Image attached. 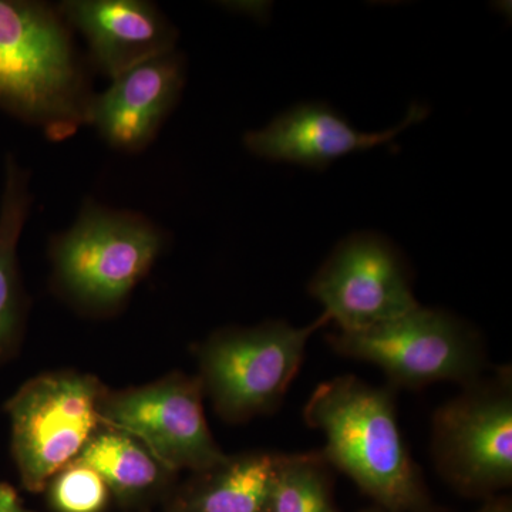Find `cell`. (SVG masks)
Instances as JSON below:
<instances>
[{
  "label": "cell",
  "instance_id": "1",
  "mask_svg": "<svg viewBox=\"0 0 512 512\" xmlns=\"http://www.w3.org/2000/svg\"><path fill=\"white\" fill-rule=\"evenodd\" d=\"M89 69L56 5L0 0V110L66 140L87 126Z\"/></svg>",
  "mask_w": 512,
  "mask_h": 512
},
{
  "label": "cell",
  "instance_id": "2",
  "mask_svg": "<svg viewBox=\"0 0 512 512\" xmlns=\"http://www.w3.org/2000/svg\"><path fill=\"white\" fill-rule=\"evenodd\" d=\"M303 419L325 436L322 454L387 512H433L407 447L392 386L338 376L313 390Z\"/></svg>",
  "mask_w": 512,
  "mask_h": 512
},
{
  "label": "cell",
  "instance_id": "3",
  "mask_svg": "<svg viewBox=\"0 0 512 512\" xmlns=\"http://www.w3.org/2000/svg\"><path fill=\"white\" fill-rule=\"evenodd\" d=\"M165 245L167 234L147 215L89 198L72 227L50 239L53 284L83 311H117Z\"/></svg>",
  "mask_w": 512,
  "mask_h": 512
},
{
  "label": "cell",
  "instance_id": "4",
  "mask_svg": "<svg viewBox=\"0 0 512 512\" xmlns=\"http://www.w3.org/2000/svg\"><path fill=\"white\" fill-rule=\"evenodd\" d=\"M329 322L323 313L302 328L269 320L217 330L198 349L204 396L229 423L274 413L301 369L309 339Z\"/></svg>",
  "mask_w": 512,
  "mask_h": 512
},
{
  "label": "cell",
  "instance_id": "5",
  "mask_svg": "<svg viewBox=\"0 0 512 512\" xmlns=\"http://www.w3.org/2000/svg\"><path fill=\"white\" fill-rule=\"evenodd\" d=\"M328 343L340 356L382 369L393 389L416 390L439 382L466 386L488 367L483 338L470 323L421 305L360 332L332 333Z\"/></svg>",
  "mask_w": 512,
  "mask_h": 512
},
{
  "label": "cell",
  "instance_id": "6",
  "mask_svg": "<svg viewBox=\"0 0 512 512\" xmlns=\"http://www.w3.org/2000/svg\"><path fill=\"white\" fill-rule=\"evenodd\" d=\"M109 390L89 375L57 372L29 380L5 409L12 454L23 487L42 493L103 429L101 403Z\"/></svg>",
  "mask_w": 512,
  "mask_h": 512
},
{
  "label": "cell",
  "instance_id": "7",
  "mask_svg": "<svg viewBox=\"0 0 512 512\" xmlns=\"http://www.w3.org/2000/svg\"><path fill=\"white\" fill-rule=\"evenodd\" d=\"M431 419V458L460 493L491 495L512 484V372L466 384Z\"/></svg>",
  "mask_w": 512,
  "mask_h": 512
},
{
  "label": "cell",
  "instance_id": "8",
  "mask_svg": "<svg viewBox=\"0 0 512 512\" xmlns=\"http://www.w3.org/2000/svg\"><path fill=\"white\" fill-rule=\"evenodd\" d=\"M202 400L198 376L174 373L147 386L107 392L101 419L140 441L171 473L197 474L227 457L211 434Z\"/></svg>",
  "mask_w": 512,
  "mask_h": 512
},
{
  "label": "cell",
  "instance_id": "9",
  "mask_svg": "<svg viewBox=\"0 0 512 512\" xmlns=\"http://www.w3.org/2000/svg\"><path fill=\"white\" fill-rule=\"evenodd\" d=\"M308 291L338 332H360L420 305L402 252L376 232H356L340 241Z\"/></svg>",
  "mask_w": 512,
  "mask_h": 512
},
{
  "label": "cell",
  "instance_id": "10",
  "mask_svg": "<svg viewBox=\"0 0 512 512\" xmlns=\"http://www.w3.org/2000/svg\"><path fill=\"white\" fill-rule=\"evenodd\" d=\"M62 18L87 45V63L114 80L177 50L178 29L156 3L147 0H64Z\"/></svg>",
  "mask_w": 512,
  "mask_h": 512
},
{
  "label": "cell",
  "instance_id": "11",
  "mask_svg": "<svg viewBox=\"0 0 512 512\" xmlns=\"http://www.w3.org/2000/svg\"><path fill=\"white\" fill-rule=\"evenodd\" d=\"M185 80L187 63L178 50L148 60L94 94L87 126L114 150L141 153L156 140L177 107Z\"/></svg>",
  "mask_w": 512,
  "mask_h": 512
},
{
  "label": "cell",
  "instance_id": "12",
  "mask_svg": "<svg viewBox=\"0 0 512 512\" xmlns=\"http://www.w3.org/2000/svg\"><path fill=\"white\" fill-rule=\"evenodd\" d=\"M426 117V107L416 104L397 126L363 133L325 104L305 103L279 114L264 128L248 131L244 146L252 156L275 163L325 168L349 154L390 143Z\"/></svg>",
  "mask_w": 512,
  "mask_h": 512
},
{
  "label": "cell",
  "instance_id": "13",
  "mask_svg": "<svg viewBox=\"0 0 512 512\" xmlns=\"http://www.w3.org/2000/svg\"><path fill=\"white\" fill-rule=\"evenodd\" d=\"M0 195V363L18 346L25 325L28 299L20 276L18 248L32 212L30 171L8 153Z\"/></svg>",
  "mask_w": 512,
  "mask_h": 512
},
{
  "label": "cell",
  "instance_id": "14",
  "mask_svg": "<svg viewBox=\"0 0 512 512\" xmlns=\"http://www.w3.org/2000/svg\"><path fill=\"white\" fill-rule=\"evenodd\" d=\"M278 453L227 456L194 474L175 498L174 512H268Z\"/></svg>",
  "mask_w": 512,
  "mask_h": 512
},
{
  "label": "cell",
  "instance_id": "15",
  "mask_svg": "<svg viewBox=\"0 0 512 512\" xmlns=\"http://www.w3.org/2000/svg\"><path fill=\"white\" fill-rule=\"evenodd\" d=\"M76 460L96 470L121 504L136 505L160 493L174 473L137 439L104 426Z\"/></svg>",
  "mask_w": 512,
  "mask_h": 512
},
{
  "label": "cell",
  "instance_id": "16",
  "mask_svg": "<svg viewBox=\"0 0 512 512\" xmlns=\"http://www.w3.org/2000/svg\"><path fill=\"white\" fill-rule=\"evenodd\" d=\"M332 470L322 451L278 453L268 512H338Z\"/></svg>",
  "mask_w": 512,
  "mask_h": 512
},
{
  "label": "cell",
  "instance_id": "17",
  "mask_svg": "<svg viewBox=\"0 0 512 512\" xmlns=\"http://www.w3.org/2000/svg\"><path fill=\"white\" fill-rule=\"evenodd\" d=\"M55 512H103L110 503V488L92 467L74 460L47 484Z\"/></svg>",
  "mask_w": 512,
  "mask_h": 512
},
{
  "label": "cell",
  "instance_id": "18",
  "mask_svg": "<svg viewBox=\"0 0 512 512\" xmlns=\"http://www.w3.org/2000/svg\"><path fill=\"white\" fill-rule=\"evenodd\" d=\"M0 512H33L20 501L12 485L0 483Z\"/></svg>",
  "mask_w": 512,
  "mask_h": 512
},
{
  "label": "cell",
  "instance_id": "19",
  "mask_svg": "<svg viewBox=\"0 0 512 512\" xmlns=\"http://www.w3.org/2000/svg\"><path fill=\"white\" fill-rule=\"evenodd\" d=\"M477 512H512V510L510 501L505 500V498H500V500L488 501V503Z\"/></svg>",
  "mask_w": 512,
  "mask_h": 512
},
{
  "label": "cell",
  "instance_id": "20",
  "mask_svg": "<svg viewBox=\"0 0 512 512\" xmlns=\"http://www.w3.org/2000/svg\"><path fill=\"white\" fill-rule=\"evenodd\" d=\"M373 512V511H372Z\"/></svg>",
  "mask_w": 512,
  "mask_h": 512
}]
</instances>
